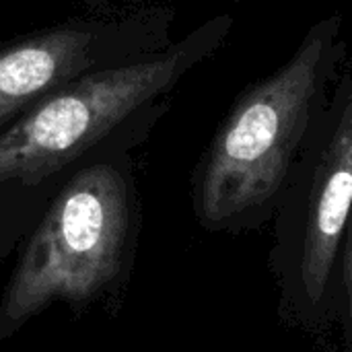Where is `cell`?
<instances>
[{"instance_id":"5","label":"cell","mask_w":352,"mask_h":352,"mask_svg":"<svg viewBox=\"0 0 352 352\" xmlns=\"http://www.w3.org/2000/svg\"><path fill=\"white\" fill-rule=\"evenodd\" d=\"M287 186H295L285 192L297 196L301 217L303 289L309 301L318 303L352 210V72L338 78Z\"/></svg>"},{"instance_id":"1","label":"cell","mask_w":352,"mask_h":352,"mask_svg":"<svg viewBox=\"0 0 352 352\" xmlns=\"http://www.w3.org/2000/svg\"><path fill=\"white\" fill-rule=\"evenodd\" d=\"M346 52L344 19L334 10L305 31L285 64L237 95L198 165L196 210L202 223H235L285 194Z\"/></svg>"},{"instance_id":"7","label":"cell","mask_w":352,"mask_h":352,"mask_svg":"<svg viewBox=\"0 0 352 352\" xmlns=\"http://www.w3.org/2000/svg\"><path fill=\"white\" fill-rule=\"evenodd\" d=\"M237 2H243V0H237Z\"/></svg>"},{"instance_id":"4","label":"cell","mask_w":352,"mask_h":352,"mask_svg":"<svg viewBox=\"0 0 352 352\" xmlns=\"http://www.w3.org/2000/svg\"><path fill=\"white\" fill-rule=\"evenodd\" d=\"M171 16L167 8L78 16L0 45V126L87 72L165 50Z\"/></svg>"},{"instance_id":"2","label":"cell","mask_w":352,"mask_h":352,"mask_svg":"<svg viewBox=\"0 0 352 352\" xmlns=\"http://www.w3.org/2000/svg\"><path fill=\"white\" fill-rule=\"evenodd\" d=\"M217 14L161 52L87 72L47 95L0 132V184H37L80 157L132 113L167 95L214 54L233 29Z\"/></svg>"},{"instance_id":"6","label":"cell","mask_w":352,"mask_h":352,"mask_svg":"<svg viewBox=\"0 0 352 352\" xmlns=\"http://www.w3.org/2000/svg\"><path fill=\"white\" fill-rule=\"evenodd\" d=\"M346 233H349V245H346V295H349V318L352 324V210L349 217V225H346Z\"/></svg>"},{"instance_id":"3","label":"cell","mask_w":352,"mask_h":352,"mask_svg":"<svg viewBox=\"0 0 352 352\" xmlns=\"http://www.w3.org/2000/svg\"><path fill=\"white\" fill-rule=\"evenodd\" d=\"M130 229L124 173L107 163L80 169L56 196L29 239L0 309V336L58 299L85 301L122 262Z\"/></svg>"}]
</instances>
